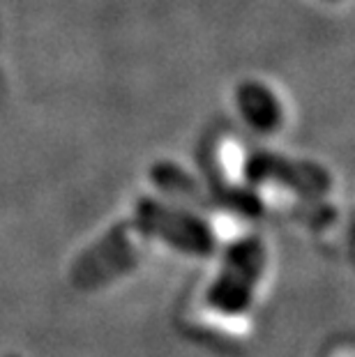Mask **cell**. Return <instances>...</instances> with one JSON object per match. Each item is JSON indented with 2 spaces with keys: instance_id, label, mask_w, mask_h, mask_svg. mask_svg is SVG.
<instances>
[{
  "instance_id": "obj_1",
  "label": "cell",
  "mask_w": 355,
  "mask_h": 357,
  "mask_svg": "<svg viewBox=\"0 0 355 357\" xmlns=\"http://www.w3.org/2000/svg\"><path fill=\"white\" fill-rule=\"evenodd\" d=\"M268 252L259 238H243L224 249L215 279L208 284L206 305L219 316L240 318L249 314L259 284L266 275Z\"/></svg>"
},
{
  "instance_id": "obj_2",
  "label": "cell",
  "mask_w": 355,
  "mask_h": 357,
  "mask_svg": "<svg viewBox=\"0 0 355 357\" xmlns=\"http://www.w3.org/2000/svg\"><path fill=\"white\" fill-rule=\"evenodd\" d=\"M132 222L146 240H157L190 256H210L219 247L217 231L206 217L171 201H141Z\"/></svg>"
},
{
  "instance_id": "obj_3",
  "label": "cell",
  "mask_w": 355,
  "mask_h": 357,
  "mask_svg": "<svg viewBox=\"0 0 355 357\" xmlns=\"http://www.w3.org/2000/svg\"><path fill=\"white\" fill-rule=\"evenodd\" d=\"M146 238L134 226V222H125L113 226L100 242L83 254L72 270L74 284L81 288H95L111 284L113 279L125 275L137 265L139 256L143 254Z\"/></svg>"
},
{
  "instance_id": "obj_4",
  "label": "cell",
  "mask_w": 355,
  "mask_h": 357,
  "mask_svg": "<svg viewBox=\"0 0 355 357\" xmlns=\"http://www.w3.org/2000/svg\"><path fill=\"white\" fill-rule=\"evenodd\" d=\"M240 176H243V189L252 185H273L284 192L300 194L305 199H319L332 187L330 176L319 164L300 162L273 153H261L254 157H245L240 162Z\"/></svg>"
},
{
  "instance_id": "obj_5",
  "label": "cell",
  "mask_w": 355,
  "mask_h": 357,
  "mask_svg": "<svg viewBox=\"0 0 355 357\" xmlns=\"http://www.w3.org/2000/svg\"><path fill=\"white\" fill-rule=\"evenodd\" d=\"M238 111L240 116L247 120L249 127H254L256 132L270 134L277 132L284 123V109L282 100L273 88L266 83L247 81L238 88Z\"/></svg>"
}]
</instances>
